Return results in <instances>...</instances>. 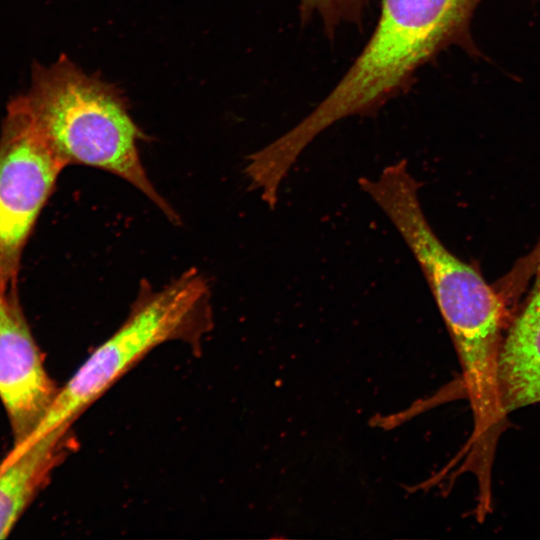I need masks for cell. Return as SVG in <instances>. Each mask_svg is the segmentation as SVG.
<instances>
[{"label": "cell", "mask_w": 540, "mask_h": 540, "mask_svg": "<svg viewBox=\"0 0 540 540\" xmlns=\"http://www.w3.org/2000/svg\"><path fill=\"white\" fill-rule=\"evenodd\" d=\"M65 167L25 97L12 100L0 135V292L17 290L24 247Z\"/></svg>", "instance_id": "cell-5"}, {"label": "cell", "mask_w": 540, "mask_h": 540, "mask_svg": "<svg viewBox=\"0 0 540 540\" xmlns=\"http://www.w3.org/2000/svg\"><path fill=\"white\" fill-rule=\"evenodd\" d=\"M497 385L501 412L540 402V287L501 344Z\"/></svg>", "instance_id": "cell-7"}, {"label": "cell", "mask_w": 540, "mask_h": 540, "mask_svg": "<svg viewBox=\"0 0 540 540\" xmlns=\"http://www.w3.org/2000/svg\"><path fill=\"white\" fill-rule=\"evenodd\" d=\"M360 188L380 207L419 263L460 356L478 420L500 410L497 366L503 305L488 283L457 258L431 228L419 184L405 160L386 166Z\"/></svg>", "instance_id": "cell-2"}, {"label": "cell", "mask_w": 540, "mask_h": 540, "mask_svg": "<svg viewBox=\"0 0 540 540\" xmlns=\"http://www.w3.org/2000/svg\"><path fill=\"white\" fill-rule=\"evenodd\" d=\"M58 389L49 377L17 290L0 292V400L21 445L40 423Z\"/></svg>", "instance_id": "cell-6"}, {"label": "cell", "mask_w": 540, "mask_h": 540, "mask_svg": "<svg viewBox=\"0 0 540 540\" xmlns=\"http://www.w3.org/2000/svg\"><path fill=\"white\" fill-rule=\"evenodd\" d=\"M209 297L208 283L195 269L156 292L142 285L125 322L58 389L40 423L13 450L21 452L54 430H69L75 418L141 356L195 328L206 317Z\"/></svg>", "instance_id": "cell-4"}, {"label": "cell", "mask_w": 540, "mask_h": 540, "mask_svg": "<svg viewBox=\"0 0 540 540\" xmlns=\"http://www.w3.org/2000/svg\"><path fill=\"white\" fill-rule=\"evenodd\" d=\"M24 97L36 125L65 166L81 164L113 173L144 193L170 221H179L146 174L137 147L143 133L115 85L86 74L62 56L50 66L34 68Z\"/></svg>", "instance_id": "cell-3"}, {"label": "cell", "mask_w": 540, "mask_h": 540, "mask_svg": "<svg viewBox=\"0 0 540 540\" xmlns=\"http://www.w3.org/2000/svg\"><path fill=\"white\" fill-rule=\"evenodd\" d=\"M66 430H54L39 438L17 456L0 463V539L46 483L64 453Z\"/></svg>", "instance_id": "cell-8"}, {"label": "cell", "mask_w": 540, "mask_h": 540, "mask_svg": "<svg viewBox=\"0 0 540 540\" xmlns=\"http://www.w3.org/2000/svg\"><path fill=\"white\" fill-rule=\"evenodd\" d=\"M480 0H383L369 42L331 93L299 124L254 154L263 176L284 180L322 131L370 114L411 81L418 67L451 44L467 43Z\"/></svg>", "instance_id": "cell-1"}, {"label": "cell", "mask_w": 540, "mask_h": 540, "mask_svg": "<svg viewBox=\"0 0 540 540\" xmlns=\"http://www.w3.org/2000/svg\"><path fill=\"white\" fill-rule=\"evenodd\" d=\"M366 0H300L301 12L316 13L330 32L342 21L357 19Z\"/></svg>", "instance_id": "cell-9"}]
</instances>
